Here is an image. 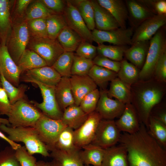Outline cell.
Wrapping results in <instances>:
<instances>
[{
    "label": "cell",
    "mask_w": 166,
    "mask_h": 166,
    "mask_svg": "<svg viewBox=\"0 0 166 166\" xmlns=\"http://www.w3.org/2000/svg\"><path fill=\"white\" fill-rule=\"evenodd\" d=\"M66 127L61 120H54L43 113L33 127L48 151H51L61 132Z\"/></svg>",
    "instance_id": "8"
},
{
    "label": "cell",
    "mask_w": 166,
    "mask_h": 166,
    "mask_svg": "<svg viewBox=\"0 0 166 166\" xmlns=\"http://www.w3.org/2000/svg\"><path fill=\"white\" fill-rule=\"evenodd\" d=\"M94 65L105 68L117 73L121 65V61L112 60L101 55H96L93 60Z\"/></svg>",
    "instance_id": "49"
},
{
    "label": "cell",
    "mask_w": 166,
    "mask_h": 166,
    "mask_svg": "<svg viewBox=\"0 0 166 166\" xmlns=\"http://www.w3.org/2000/svg\"><path fill=\"white\" fill-rule=\"evenodd\" d=\"M88 75L102 90H106L108 83L117 77V73L95 65L90 69Z\"/></svg>",
    "instance_id": "33"
},
{
    "label": "cell",
    "mask_w": 166,
    "mask_h": 166,
    "mask_svg": "<svg viewBox=\"0 0 166 166\" xmlns=\"http://www.w3.org/2000/svg\"><path fill=\"white\" fill-rule=\"evenodd\" d=\"M1 86H2V85H1V82L0 80V87H1Z\"/></svg>",
    "instance_id": "60"
},
{
    "label": "cell",
    "mask_w": 166,
    "mask_h": 166,
    "mask_svg": "<svg viewBox=\"0 0 166 166\" xmlns=\"http://www.w3.org/2000/svg\"><path fill=\"white\" fill-rule=\"evenodd\" d=\"M98 4L113 16L120 27L127 28L128 11L125 1L122 0H97Z\"/></svg>",
    "instance_id": "20"
},
{
    "label": "cell",
    "mask_w": 166,
    "mask_h": 166,
    "mask_svg": "<svg viewBox=\"0 0 166 166\" xmlns=\"http://www.w3.org/2000/svg\"><path fill=\"white\" fill-rule=\"evenodd\" d=\"M0 72L14 86L18 85L22 72L10 56L6 45L0 46Z\"/></svg>",
    "instance_id": "16"
},
{
    "label": "cell",
    "mask_w": 166,
    "mask_h": 166,
    "mask_svg": "<svg viewBox=\"0 0 166 166\" xmlns=\"http://www.w3.org/2000/svg\"><path fill=\"white\" fill-rule=\"evenodd\" d=\"M26 76L42 83L55 86L61 77L52 66H46L26 71Z\"/></svg>",
    "instance_id": "24"
},
{
    "label": "cell",
    "mask_w": 166,
    "mask_h": 166,
    "mask_svg": "<svg viewBox=\"0 0 166 166\" xmlns=\"http://www.w3.org/2000/svg\"><path fill=\"white\" fill-rule=\"evenodd\" d=\"M102 119L96 111L89 114L85 122L74 130L75 146L80 148L92 143L98 125Z\"/></svg>",
    "instance_id": "12"
},
{
    "label": "cell",
    "mask_w": 166,
    "mask_h": 166,
    "mask_svg": "<svg viewBox=\"0 0 166 166\" xmlns=\"http://www.w3.org/2000/svg\"><path fill=\"white\" fill-rule=\"evenodd\" d=\"M126 148L129 166H166V149L148 133L141 123L133 134L124 132L119 141Z\"/></svg>",
    "instance_id": "1"
},
{
    "label": "cell",
    "mask_w": 166,
    "mask_h": 166,
    "mask_svg": "<svg viewBox=\"0 0 166 166\" xmlns=\"http://www.w3.org/2000/svg\"><path fill=\"white\" fill-rule=\"evenodd\" d=\"M17 65L22 73L47 66L44 59L34 51L29 49L25 50Z\"/></svg>",
    "instance_id": "32"
},
{
    "label": "cell",
    "mask_w": 166,
    "mask_h": 166,
    "mask_svg": "<svg viewBox=\"0 0 166 166\" xmlns=\"http://www.w3.org/2000/svg\"><path fill=\"white\" fill-rule=\"evenodd\" d=\"M11 1L0 0V46L6 45L11 30Z\"/></svg>",
    "instance_id": "28"
},
{
    "label": "cell",
    "mask_w": 166,
    "mask_h": 166,
    "mask_svg": "<svg viewBox=\"0 0 166 166\" xmlns=\"http://www.w3.org/2000/svg\"><path fill=\"white\" fill-rule=\"evenodd\" d=\"M107 92L109 97H113L124 104L131 103L130 86L117 77L110 82L109 89L107 90Z\"/></svg>",
    "instance_id": "30"
},
{
    "label": "cell",
    "mask_w": 166,
    "mask_h": 166,
    "mask_svg": "<svg viewBox=\"0 0 166 166\" xmlns=\"http://www.w3.org/2000/svg\"></svg>",
    "instance_id": "61"
},
{
    "label": "cell",
    "mask_w": 166,
    "mask_h": 166,
    "mask_svg": "<svg viewBox=\"0 0 166 166\" xmlns=\"http://www.w3.org/2000/svg\"><path fill=\"white\" fill-rule=\"evenodd\" d=\"M94 65L93 60L74 54L71 69L72 75H88Z\"/></svg>",
    "instance_id": "42"
},
{
    "label": "cell",
    "mask_w": 166,
    "mask_h": 166,
    "mask_svg": "<svg viewBox=\"0 0 166 166\" xmlns=\"http://www.w3.org/2000/svg\"><path fill=\"white\" fill-rule=\"evenodd\" d=\"M133 30L131 27L125 29L119 27L109 30L95 28L92 32L93 40L98 45L108 42L114 45H131Z\"/></svg>",
    "instance_id": "11"
},
{
    "label": "cell",
    "mask_w": 166,
    "mask_h": 166,
    "mask_svg": "<svg viewBox=\"0 0 166 166\" xmlns=\"http://www.w3.org/2000/svg\"><path fill=\"white\" fill-rule=\"evenodd\" d=\"M101 166H129L125 147L120 144L105 149Z\"/></svg>",
    "instance_id": "21"
},
{
    "label": "cell",
    "mask_w": 166,
    "mask_h": 166,
    "mask_svg": "<svg viewBox=\"0 0 166 166\" xmlns=\"http://www.w3.org/2000/svg\"><path fill=\"white\" fill-rule=\"evenodd\" d=\"M81 149L76 146L68 150L54 149L50 151L49 157L61 166H84L80 156Z\"/></svg>",
    "instance_id": "26"
},
{
    "label": "cell",
    "mask_w": 166,
    "mask_h": 166,
    "mask_svg": "<svg viewBox=\"0 0 166 166\" xmlns=\"http://www.w3.org/2000/svg\"><path fill=\"white\" fill-rule=\"evenodd\" d=\"M31 38L28 44L29 49L40 56L47 66H52L65 51L57 39L48 37Z\"/></svg>",
    "instance_id": "7"
},
{
    "label": "cell",
    "mask_w": 166,
    "mask_h": 166,
    "mask_svg": "<svg viewBox=\"0 0 166 166\" xmlns=\"http://www.w3.org/2000/svg\"><path fill=\"white\" fill-rule=\"evenodd\" d=\"M94 9L95 29L102 30H109L120 27L112 14L101 6L97 0H91Z\"/></svg>",
    "instance_id": "22"
},
{
    "label": "cell",
    "mask_w": 166,
    "mask_h": 166,
    "mask_svg": "<svg viewBox=\"0 0 166 166\" xmlns=\"http://www.w3.org/2000/svg\"><path fill=\"white\" fill-rule=\"evenodd\" d=\"M57 39L65 51H75L84 41L76 32L68 26L64 28L58 35Z\"/></svg>",
    "instance_id": "31"
},
{
    "label": "cell",
    "mask_w": 166,
    "mask_h": 166,
    "mask_svg": "<svg viewBox=\"0 0 166 166\" xmlns=\"http://www.w3.org/2000/svg\"><path fill=\"white\" fill-rule=\"evenodd\" d=\"M75 51V54L77 56L93 60L96 56L97 47L88 42L83 41Z\"/></svg>",
    "instance_id": "50"
},
{
    "label": "cell",
    "mask_w": 166,
    "mask_h": 166,
    "mask_svg": "<svg viewBox=\"0 0 166 166\" xmlns=\"http://www.w3.org/2000/svg\"><path fill=\"white\" fill-rule=\"evenodd\" d=\"M27 26L31 38L48 37L46 18H38L27 21Z\"/></svg>",
    "instance_id": "44"
},
{
    "label": "cell",
    "mask_w": 166,
    "mask_h": 166,
    "mask_svg": "<svg viewBox=\"0 0 166 166\" xmlns=\"http://www.w3.org/2000/svg\"><path fill=\"white\" fill-rule=\"evenodd\" d=\"M15 156L21 166H36V158L30 154L25 146L22 145L15 150Z\"/></svg>",
    "instance_id": "47"
},
{
    "label": "cell",
    "mask_w": 166,
    "mask_h": 166,
    "mask_svg": "<svg viewBox=\"0 0 166 166\" xmlns=\"http://www.w3.org/2000/svg\"><path fill=\"white\" fill-rule=\"evenodd\" d=\"M75 147L74 130L66 126L61 132L51 151L54 149L68 150Z\"/></svg>",
    "instance_id": "40"
},
{
    "label": "cell",
    "mask_w": 166,
    "mask_h": 166,
    "mask_svg": "<svg viewBox=\"0 0 166 166\" xmlns=\"http://www.w3.org/2000/svg\"><path fill=\"white\" fill-rule=\"evenodd\" d=\"M158 81L166 82V51L160 57L156 65L153 77Z\"/></svg>",
    "instance_id": "51"
},
{
    "label": "cell",
    "mask_w": 166,
    "mask_h": 166,
    "mask_svg": "<svg viewBox=\"0 0 166 166\" xmlns=\"http://www.w3.org/2000/svg\"><path fill=\"white\" fill-rule=\"evenodd\" d=\"M88 115L79 106L74 104L64 110L61 120L66 126L75 130L82 125Z\"/></svg>",
    "instance_id": "27"
},
{
    "label": "cell",
    "mask_w": 166,
    "mask_h": 166,
    "mask_svg": "<svg viewBox=\"0 0 166 166\" xmlns=\"http://www.w3.org/2000/svg\"><path fill=\"white\" fill-rule=\"evenodd\" d=\"M23 80L36 84L40 89L43 101L41 103L32 102L35 106L46 116L54 120H61L63 112L60 108L56 100L55 86L44 84L26 76L23 78Z\"/></svg>",
    "instance_id": "6"
},
{
    "label": "cell",
    "mask_w": 166,
    "mask_h": 166,
    "mask_svg": "<svg viewBox=\"0 0 166 166\" xmlns=\"http://www.w3.org/2000/svg\"><path fill=\"white\" fill-rule=\"evenodd\" d=\"M125 2L128 11V20L133 29L146 20L156 15L139 0H126Z\"/></svg>",
    "instance_id": "19"
},
{
    "label": "cell",
    "mask_w": 166,
    "mask_h": 166,
    "mask_svg": "<svg viewBox=\"0 0 166 166\" xmlns=\"http://www.w3.org/2000/svg\"><path fill=\"white\" fill-rule=\"evenodd\" d=\"M30 39L27 22L18 24L11 29L6 46L10 56L16 64L26 49Z\"/></svg>",
    "instance_id": "9"
},
{
    "label": "cell",
    "mask_w": 166,
    "mask_h": 166,
    "mask_svg": "<svg viewBox=\"0 0 166 166\" xmlns=\"http://www.w3.org/2000/svg\"><path fill=\"white\" fill-rule=\"evenodd\" d=\"M97 47L99 55L117 61L123 60L125 52L129 48L128 45H106L103 44L98 45Z\"/></svg>",
    "instance_id": "39"
},
{
    "label": "cell",
    "mask_w": 166,
    "mask_h": 166,
    "mask_svg": "<svg viewBox=\"0 0 166 166\" xmlns=\"http://www.w3.org/2000/svg\"><path fill=\"white\" fill-rule=\"evenodd\" d=\"M55 93L57 104L63 112L67 107L75 104L69 77H61L55 87Z\"/></svg>",
    "instance_id": "25"
},
{
    "label": "cell",
    "mask_w": 166,
    "mask_h": 166,
    "mask_svg": "<svg viewBox=\"0 0 166 166\" xmlns=\"http://www.w3.org/2000/svg\"><path fill=\"white\" fill-rule=\"evenodd\" d=\"M70 80L75 104L78 106L85 95L97 88V85L88 75H72Z\"/></svg>",
    "instance_id": "18"
},
{
    "label": "cell",
    "mask_w": 166,
    "mask_h": 166,
    "mask_svg": "<svg viewBox=\"0 0 166 166\" xmlns=\"http://www.w3.org/2000/svg\"><path fill=\"white\" fill-rule=\"evenodd\" d=\"M63 14L68 26L76 32L85 41L92 44V32L86 26L76 7L71 1H66Z\"/></svg>",
    "instance_id": "13"
},
{
    "label": "cell",
    "mask_w": 166,
    "mask_h": 166,
    "mask_svg": "<svg viewBox=\"0 0 166 166\" xmlns=\"http://www.w3.org/2000/svg\"><path fill=\"white\" fill-rule=\"evenodd\" d=\"M0 166H21L15 156V150L10 146L0 151Z\"/></svg>",
    "instance_id": "46"
},
{
    "label": "cell",
    "mask_w": 166,
    "mask_h": 166,
    "mask_svg": "<svg viewBox=\"0 0 166 166\" xmlns=\"http://www.w3.org/2000/svg\"><path fill=\"white\" fill-rule=\"evenodd\" d=\"M120 69L117 73V77L131 86L139 80L140 70L125 60L121 61Z\"/></svg>",
    "instance_id": "34"
},
{
    "label": "cell",
    "mask_w": 166,
    "mask_h": 166,
    "mask_svg": "<svg viewBox=\"0 0 166 166\" xmlns=\"http://www.w3.org/2000/svg\"><path fill=\"white\" fill-rule=\"evenodd\" d=\"M147 130L149 134L163 148H166V125L150 115Z\"/></svg>",
    "instance_id": "36"
},
{
    "label": "cell",
    "mask_w": 166,
    "mask_h": 166,
    "mask_svg": "<svg viewBox=\"0 0 166 166\" xmlns=\"http://www.w3.org/2000/svg\"><path fill=\"white\" fill-rule=\"evenodd\" d=\"M82 148L83 150L81 149L79 154L84 165L101 166L105 149L92 143L85 145Z\"/></svg>",
    "instance_id": "29"
},
{
    "label": "cell",
    "mask_w": 166,
    "mask_h": 166,
    "mask_svg": "<svg viewBox=\"0 0 166 166\" xmlns=\"http://www.w3.org/2000/svg\"><path fill=\"white\" fill-rule=\"evenodd\" d=\"M33 1L31 0H19L17 3V10L19 13H22L26 10L29 4Z\"/></svg>",
    "instance_id": "54"
},
{
    "label": "cell",
    "mask_w": 166,
    "mask_h": 166,
    "mask_svg": "<svg viewBox=\"0 0 166 166\" xmlns=\"http://www.w3.org/2000/svg\"><path fill=\"white\" fill-rule=\"evenodd\" d=\"M42 114L35 106L22 99L11 105L8 119L12 127H33Z\"/></svg>",
    "instance_id": "4"
},
{
    "label": "cell",
    "mask_w": 166,
    "mask_h": 166,
    "mask_svg": "<svg viewBox=\"0 0 166 166\" xmlns=\"http://www.w3.org/2000/svg\"><path fill=\"white\" fill-rule=\"evenodd\" d=\"M0 138L7 142L10 146L15 150L21 146L20 144L13 142L10 140L7 136H6L0 130Z\"/></svg>",
    "instance_id": "55"
},
{
    "label": "cell",
    "mask_w": 166,
    "mask_h": 166,
    "mask_svg": "<svg viewBox=\"0 0 166 166\" xmlns=\"http://www.w3.org/2000/svg\"><path fill=\"white\" fill-rule=\"evenodd\" d=\"M76 7L89 29L95 28L94 9L91 1L79 0L71 1Z\"/></svg>",
    "instance_id": "35"
},
{
    "label": "cell",
    "mask_w": 166,
    "mask_h": 166,
    "mask_svg": "<svg viewBox=\"0 0 166 166\" xmlns=\"http://www.w3.org/2000/svg\"><path fill=\"white\" fill-rule=\"evenodd\" d=\"M115 122L121 132L129 134H133L137 132L141 123L136 111L131 103L125 104L123 113Z\"/></svg>",
    "instance_id": "17"
},
{
    "label": "cell",
    "mask_w": 166,
    "mask_h": 166,
    "mask_svg": "<svg viewBox=\"0 0 166 166\" xmlns=\"http://www.w3.org/2000/svg\"><path fill=\"white\" fill-rule=\"evenodd\" d=\"M150 44V40L136 42L125 51L126 59L140 70L146 60Z\"/></svg>",
    "instance_id": "23"
},
{
    "label": "cell",
    "mask_w": 166,
    "mask_h": 166,
    "mask_svg": "<svg viewBox=\"0 0 166 166\" xmlns=\"http://www.w3.org/2000/svg\"><path fill=\"white\" fill-rule=\"evenodd\" d=\"M48 37L56 39L60 32L67 26L63 14H53L46 18Z\"/></svg>",
    "instance_id": "37"
},
{
    "label": "cell",
    "mask_w": 166,
    "mask_h": 166,
    "mask_svg": "<svg viewBox=\"0 0 166 166\" xmlns=\"http://www.w3.org/2000/svg\"><path fill=\"white\" fill-rule=\"evenodd\" d=\"M11 105L4 89L0 87V114L7 116Z\"/></svg>",
    "instance_id": "53"
},
{
    "label": "cell",
    "mask_w": 166,
    "mask_h": 166,
    "mask_svg": "<svg viewBox=\"0 0 166 166\" xmlns=\"http://www.w3.org/2000/svg\"><path fill=\"white\" fill-rule=\"evenodd\" d=\"M163 28L150 40L145 62L140 72V80H147L153 77L156 64L161 56L166 51V40Z\"/></svg>",
    "instance_id": "5"
},
{
    "label": "cell",
    "mask_w": 166,
    "mask_h": 166,
    "mask_svg": "<svg viewBox=\"0 0 166 166\" xmlns=\"http://www.w3.org/2000/svg\"><path fill=\"white\" fill-rule=\"evenodd\" d=\"M166 125V112L165 110H162L156 112L155 114L150 115Z\"/></svg>",
    "instance_id": "56"
},
{
    "label": "cell",
    "mask_w": 166,
    "mask_h": 166,
    "mask_svg": "<svg viewBox=\"0 0 166 166\" xmlns=\"http://www.w3.org/2000/svg\"><path fill=\"white\" fill-rule=\"evenodd\" d=\"M166 23V14L157 15L141 23L134 31L132 42L150 40Z\"/></svg>",
    "instance_id": "14"
},
{
    "label": "cell",
    "mask_w": 166,
    "mask_h": 166,
    "mask_svg": "<svg viewBox=\"0 0 166 166\" xmlns=\"http://www.w3.org/2000/svg\"><path fill=\"white\" fill-rule=\"evenodd\" d=\"M53 14H56L39 0L30 5L26 11V19L27 21L38 18H46Z\"/></svg>",
    "instance_id": "41"
},
{
    "label": "cell",
    "mask_w": 166,
    "mask_h": 166,
    "mask_svg": "<svg viewBox=\"0 0 166 166\" xmlns=\"http://www.w3.org/2000/svg\"><path fill=\"white\" fill-rule=\"evenodd\" d=\"M40 1L56 14H63L66 1L61 0H42Z\"/></svg>",
    "instance_id": "52"
},
{
    "label": "cell",
    "mask_w": 166,
    "mask_h": 166,
    "mask_svg": "<svg viewBox=\"0 0 166 166\" xmlns=\"http://www.w3.org/2000/svg\"><path fill=\"white\" fill-rule=\"evenodd\" d=\"M165 83L150 79L139 80L130 86L131 103L135 108L141 123L147 127L153 109L161 101L166 93Z\"/></svg>",
    "instance_id": "2"
},
{
    "label": "cell",
    "mask_w": 166,
    "mask_h": 166,
    "mask_svg": "<svg viewBox=\"0 0 166 166\" xmlns=\"http://www.w3.org/2000/svg\"><path fill=\"white\" fill-rule=\"evenodd\" d=\"M1 124H4L9 126H10V125L8 119L3 118L0 117V125Z\"/></svg>",
    "instance_id": "58"
},
{
    "label": "cell",
    "mask_w": 166,
    "mask_h": 166,
    "mask_svg": "<svg viewBox=\"0 0 166 166\" xmlns=\"http://www.w3.org/2000/svg\"><path fill=\"white\" fill-rule=\"evenodd\" d=\"M74 55L73 52L64 51L52 66L61 77L70 78L72 76L71 69Z\"/></svg>",
    "instance_id": "38"
},
{
    "label": "cell",
    "mask_w": 166,
    "mask_h": 166,
    "mask_svg": "<svg viewBox=\"0 0 166 166\" xmlns=\"http://www.w3.org/2000/svg\"><path fill=\"white\" fill-rule=\"evenodd\" d=\"M100 96V91L97 88L85 95L79 106L85 113L89 114L96 110Z\"/></svg>",
    "instance_id": "45"
},
{
    "label": "cell",
    "mask_w": 166,
    "mask_h": 166,
    "mask_svg": "<svg viewBox=\"0 0 166 166\" xmlns=\"http://www.w3.org/2000/svg\"><path fill=\"white\" fill-rule=\"evenodd\" d=\"M121 132L114 120L102 119L91 143L106 149L119 142Z\"/></svg>",
    "instance_id": "10"
},
{
    "label": "cell",
    "mask_w": 166,
    "mask_h": 166,
    "mask_svg": "<svg viewBox=\"0 0 166 166\" xmlns=\"http://www.w3.org/2000/svg\"><path fill=\"white\" fill-rule=\"evenodd\" d=\"M36 166H61L55 160H53L50 161H45L42 160L37 161Z\"/></svg>",
    "instance_id": "57"
},
{
    "label": "cell",
    "mask_w": 166,
    "mask_h": 166,
    "mask_svg": "<svg viewBox=\"0 0 166 166\" xmlns=\"http://www.w3.org/2000/svg\"><path fill=\"white\" fill-rule=\"evenodd\" d=\"M84 166H91L89 165H84Z\"/></svg>",
    "instance_id": "59"
},
{
    "label": "cell",
    "mask_w": 166,
    "mask_h": 166,
    "mask_svg": "<svg viewBox=\"0 0 166 166\" xmlns=\"http://www.w3.org/2000/svg\"><path fill=\"white\" fill-rule=\"evenodd\" d=\"M96 111L103 119L114 120L119 118L123 113L125 104L109 97L107 90H101Z\"/></svg>",
    "instance_id": "15"
},
{
    "label": "cell",
    "mask_w": 166,
    "mask_h": 166,
    "mask_svg": "<svg viewBox=\"0 0 166 166\" xmlns=\"http://www.w3.org/2000/svg\"><path fill=\"white\" fill-rule=\"evenodd\" d=\"M155 15L166 14L165 0H139Z\"/></svg>",
    "instance_id": "48"
},
{
    "label": "cell",
    "mask_w": 166,
    "mask_h": 166,
    "mask_svg": "<svg viewBox=\"0 0 166 166\" xmlns=\"http://www.w3.org/2000/svg\"><path fill=\"white\" fill-rule=\"evenodd\" d=\"M0 80L2 88L6 92L11 105L18 101L22 99L23 89L15 87L9 82L0 72Z\"/></svg>",
    "instance_id": "43"
},
{
    "label": "cell",
    "mask_w": 166,
    "mask_h": 166,
    "mask_svg": "<svg viewBox=\"0 0 166 166\" xmlns=\"http://www.w3.org/2000/svg\"><path fill=\"white\" fill-rule=\"evenodd\" d=\"M0 130L6 133L8 138L13 141L23 143L30 154H38L45 157L50 156V153L46 146L41 140L34 127L13 128L1 124Z\"/></svg>",
    "instance_id": "3"
}]
</instances>
